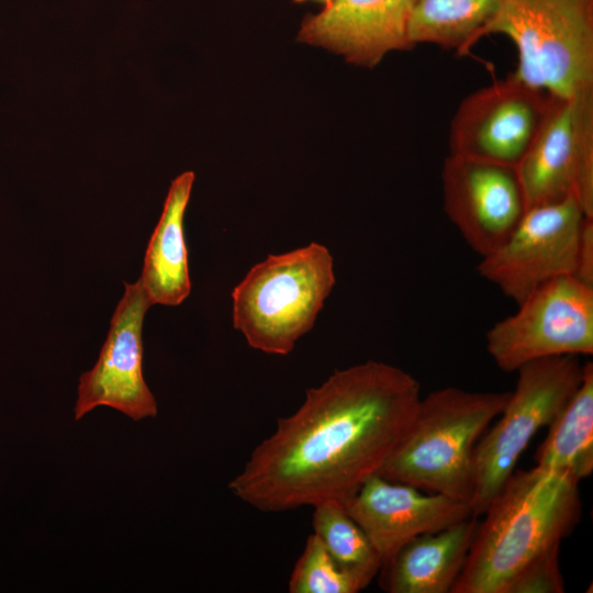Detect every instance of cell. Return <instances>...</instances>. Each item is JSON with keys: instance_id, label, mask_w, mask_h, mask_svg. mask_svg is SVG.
<instances>
[{"instance_id": "obj_9", "label": "cell", "mask_w": 593, "mask_h": 593, "mask_svg": "<svg viewBox=\"0 0 593 593\" xmlns=\"http://www.w3.org/2000/svg\"><path fill=\"white\" fill-rule=\"evenodd\" d=\"M585 217L574 199L528 208L507 238L481 257L479 275L516 304L542 284L573 276Z\"/></svg>"}, {"instance_id": "obj_10", "label": "cell", "mask_w": 593, "mask_h": 593, "mask_svg": "<svg viewBox=\"0 0 593 593\" xmlns=\"http://www.w3.org/2000/svg\"><path fill=\"white\" fill-rule=\"evenodd\" d=\"M551 94L513 74L459 104L449 130V155L517 167L546 115Z\"/></svg>"}, {"instance_id": "obj_20", "label": "cell", "mask_w": 593, "mask_h": 593, "mask_svg": "<svg viewBox=\"0 0 593 593\" xmlns=\"http://www.w3.org/2000/svg\"><path fill=\"white\" fill-rule=\"evenodd\" d=\"M290 593H357L359 588L333 560L313 533L292 570Z\"/></svg>"}, {"instance_id": "obj_4", "label": "cell", "mask_w": 593, "mask_h": 593, "mask_svg": "<svg viewBox=\"0 0 593 593\" xmlns=\"http://www.w3.org/2000/svg\"><path fill=\"white\" fill-rule=\"evenodd\" d=\"M334 284V261L324 245L268 255L232 292L234 328L251 348L288 355L314 326Z\"/></svg>"}, {"instance_id": "obj_16", "label": "cell", "mask_w": 593, "mask_h": 593, "mask_svg": "<svg viewBox=\"0 0 593 593\" xmlns=\"http://www.w3.org/2000/svg\"><path fill=\"white\" fill-rule=\"evenodd\" d=\"M193 181L194 174L186 171L171 182L148 242L139 281L152 305L176 306L190 294L183 219Z\"/></svg>"}, {"instance_id": "obj_8", "label": "cell", "mask_w": 593, "mask_h": 593, "mask_svg": "<svg viewBox=\"0 0 593 593\" xmlns=\"http://www.w3.org/2000/svg\"><path fill=\"white\" fill-rule=\"evenodd\" d=\"M516 169L527 209L574 199L593 217V89L551 94Z\"/></svg>"}, {"instance_id": "obj_7", "label": "cell", "mask_w": 593, "mask_h": 593, "mask_svg": "<svg viewBox=\"0 0 593 593\" xmlns=\"http://www.w3.org/2000/svg\"><path fill=\"white\" fill-rule=\"evenodd\" d=\"M517 306L485 334L486 350L501 370L514 372L547 357L592 355L593 288L563 276L542 284Z\"/></svg>"}, {"instance_id": "obj_13", "label": "cell", "mask_w": 593, "mask_h": 593, "mask_svg": "<svg viewBox=\"0 0 593 593\" xmlns=\"http://www.w3.org/2000/svg\"><path fill=\"white\" fill-rule=\"evenodd\" d=\"M343 505L371 541L382 566L411 539L473 516L468 502L380 474L369 478Z\"/></svg>"}, {"instance_id": "obj_2", "label": "cell", "mask_w": 593, "mask_h": 593, "mask_svg": "<svg viewBox=\"0 0 593 593\" xmlns=\"http://www.w3.org/2000/svg\"><path fill=\"white\" fill-rule=\"evenodd\" d=\"M579 483L536 467L514 471L483 513L450 593H505L526 564L560 547L581 518Z\"/></svg>"}, {"instance_id": "obj_24", "label": "cell", "mask_w": 593, "mask_h": 593, "mask_svg": "<svg viewBox=\"0 0 593 593\" xmlns=\"http://www.w3.org/2000/svg\"><path fill=\"white\" fill-rule=\"evenodd\" d=\"M294 1H296V2H302V1H305V0H294ZM316 1H322V2L325 3V5H327L328 3L332 2V0H316Z\"/></svg>"}, {"instance_id": "obj_11", "label": "cell", "mask_w": 593, "mask_h": 593, "mask_svg": "<svg viewBox=\"0 0 593 593\" xmlns=\"http://www.w3.org/2000/svg\"><path fill=\"white\" fill-rule=\"evenodd\" d=\"M441 183L447 217L480 257L496 249L527 210L513 166L448 155Z\"/></svg>"}, {"instance_id": "obj_23", "label": "cell", "mask_w": 593, "mask_h": 593, "mask_svg": "<svg viewBox=\"0 0 593 593\" xmlns=\"http://www.w3.org/2000/svg\"><path fill=\"white\" fill-rule=\"evenodd\" d=\"M412 10L414 3L416 2V0H403Z\"/></svg>"}, {"instance_id": "obj_6", "label": "cell", "mask_w": 593, "mask_h": 593, "mask_svg": "<svg viewBox=\"0 0 593 593\" xmlns=\"http://www.w3.org/2000/svg\"><path fill=\"white\" fill-rule=\"evenodd\" d=\"M584 371L578 356H555L521 366L500 419L473 452L472 515H483L515 471L534 436L548 426L579 388Z\"/></svg>"}, {"instance_id": "obj_21", "label": "cell", "mask_w": 593, "mask_h": 593, "mask_svg": "<svg viewBox=\"0 0 593 593\" xmlns=\"http://www.w3.org/2000/svg\"><path fill=\"white\" fill-rule=\"evenodd\" d=\"M559 548H553L526 564L511 581L505 593H563Z\"/></svg>"}, {"instance_id": "obj_17", "label": "cell", "mask_w": 593, "mask_h": 593, "mask_svg": "<svg viewBox=\"0 0 593 593\" xmlns=\"http://www.w3.org/2000/svg\"><path fill=\"white\" fill-rule=\"evenodd\" d=\"M535 452V467L568 473L581 481L593 471V363H584L583 378L571 399L548 425Z\"/></svg>"}, {"instance_id": "obj_14", "label": "cell", "mask_w": 593, "mask_h": 593, "mask_svg": "<svg viewBox=\"0 0 593 593\" xmlns=\"http://www.w3.org/2000/svg\"><path fill=\"white\" fill-rule=\"evenodd\" d=\"M410 13L403 0H332L304 18L298 40L371 68L390 52L414 47L407 35Z\"/></svg>"}, {"instance_id": "obj_12", "label": "cell", "mask_w": 593, "mask_h": 593, "mask_svg": "<svg viewBox=\"0 0 593 593\" xmlns=\"http://www.w3.org/2000/svg\"><path fill=\"white\" fill-rule=\"evenodd\" d=\"M124 286L99 358L79 378L76 421L98 406L112 407L133 421L157 415V403L144 380L142 365L143 321L152 304L139 279Z\"/></svg>"}, {"instance_id": "obj_18", "label": "cell", "mask_w": 593, "mask_h": 593, "mask_svg": "<svg viewBox=\"0 0 593 593\" xmlns=\"http://www.w3.org/2000/svg\"><path fill=\"white\" fill-rule=\"evenodd\" d=\"M501 0H416L407 23L410 42L465 55L495 16Z\"/></svg>"}, {"instance_id": "obj_3", "label": "cell", "mask_w": 593, "mask_h": 593, "mask_svg": "<svg viewBox=\"0 0 593 593\" xmlns=\"http://www.w3.org/2000/svg\"><path fill=\"white\" fill-rule=\"evenodd\" d=\"M508 395V391L446 387L421 398L412 423L379 474L470 504L475 445Z\"/></svg>"}, {"instance_id": "obj_15", "label": "cell", "mask_w": 593, "mask_h": 593, "mask_svg": "<svg viewBox=\"0 0 593 593\" xmlns=\"http://www.w3.org/2000/svg\"><path fill=\"white\" fill-rule=\"evenodd\" d=\"M479 522L471 516L407 541L380 569L388 593H450L466 563Z\"/></svg>"}, {"instance_id": "obj_22", "label": "cell", "mask_w": 593, "mask_h": 593, "mask_svg": "<svg viewBox=\"0 0 593 593\" xmlns=\"http://www.w3.org/2000/svg\"><path fill=\"white\" fill-rule=\"evenodd\" d=\"M573 277L593 288V217H585L580 231Z\"/></svg>"}, {"instance_id": "obj_5", "label": "cell", "mask_w": 593, "mask_h": 593, "mask_svg": "<svg viewBox=\"0 0 593 593\" xmlns=\"http://www.w3.org/2000/svg\"><path fill=\"white\" fill-rule=\"evenodd\" d=\"M491 34L514 43L523 82L556 97L593 89V0H501L479 40Z\"/></svg>"}, {"instance_id": "obj_19", "label": "cell", "mask_w": 593, "mask_h": 593, "mask_svg": "<svg viewBox=\"0 0 593 593\" xmlns=\"http://www.w3.org/2000/svg\"><path fill=\"white\" fill-rule=\"evenodd\" d=\"M312 526L336 564L359 590L379 574L382 562L361 527L349 516L343 503L324 500L312 506Z\"/></svg>"}, {"instance_id": "obj_1", "label": "cell", "mask_w": 593, "mask_h": 593, "mask_svg": "<svg viewBox=\"0 0 593 593\" xmlns=\"http://www.w3.org/2000/svg\"><path fill=\"white\" fill-rule=\"evenodd\" d=\"M419 382L395 366L368 360L336 370L279 418L228 483L261 512L342 503L379 474L421 401Z\"/></svg>"}]
</instances>
